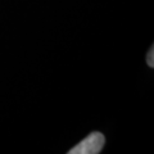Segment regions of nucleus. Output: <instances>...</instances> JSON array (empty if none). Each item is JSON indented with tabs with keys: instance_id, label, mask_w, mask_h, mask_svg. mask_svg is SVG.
I'll return each mask as SVG.
<instances>
[{
	"instance_id": "1",
	"label": "nucleus",
	"mask_w": 154,
	"mask_h": 154,
	"mask_svg": "<svg viewBox=\"0 0 154 154\" xmlns=\"http://www.w3.org/2000/svg\"><path fill=\"white\" fill-rule=\"evenodd\" d=\"M105 144V137L102 132L94 131L80 141L76 146L68 150V154H99Z\"/></svg>"
},
{
	"instance_id": "2",
	"label": "nucleus",
	"mask_w": 154,
	"mask_h": 154,
	"mask_svg": "<svg viewBox=\"0 0 154 154\" xmlns=\"http://www.w3.org/2000/svg\"><path fill=\"white\" fill-rule=\"evenodd\" d=\"M146 63H148V66L150 67V68L154 67V48L153 46L150 48V50H149L148 55H146Z\"/></svg>"
}]
</instances>
